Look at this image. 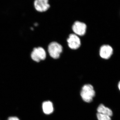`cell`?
Wrapping results in <instances>:
<instances>
[{
  "label": "cell",
  "instance_id": "2",
  "mask_svg": "<svg viewBox=\"0 0 120 120\" xmlns=\"http://www.w3.org/2000/svg\"><path fill=\"white\" fill-rule=\"evenodd\" d=\"M48 52L52 58L57 59L59 58L60 54L62 52V46L57 42H53L49 45Z\"/></svg>",
  "mask_w": 120,
  "mask_h": 120
},
{
  "label": "cell",
  "instance_id": "1",
  "mask_svg": "<svg viewBox=\"0 0 120 120\" xmlns=\"http://www.w3.org/2000/svg\"><path fill=\"white\" fill-rule=\"evenodd\" d=\"M95 95L94 87L90 84H86L83 87L81 92V96L84 101L90 102L92 101Z\"/></svg>",
  "mask_w": 120,
  "mask_h": 120
},
{
  "label": "cell",
  "instance_id": "5",
  "mask_svg": "<svg viewBox=\"0 0 120 120\" xmlns=\"http://www.w3.org/2000/svg\"><path fill=\"white\" fill-rule=\"evenodd\" d=\"M86 25L82 22L76 21L75 22L72 27V30L76 35L83 36L86 34Z\"/></svg>",
  "mask_w": 120,
  "mask_h": 120
},
{
  "label": "cell",
  "instance_id": "8",
  "mask_svg": "<svg viewBox=\"0 0 120 120\" xmlns=\"http://www.w3.org/2000/svg\"><path fill=\"white\" fill-rule=\"evenodd\" d=\"M97 111L98 113L105 114L110 117L113 115V112L112 110L105 106L103 104H101L99 105L97 109Z\"/></svg>",
  "mask_w": 120,
  "mask_h": 120
},
{
  "label": "cell",
  "instance_id": "7",
  "mask_svg": "<svg viewBox=\"0 0 120 120\" xmlns=\"http://www.w3.org/2000/svg\"><path fill=\"white\" fill-rule=\"evenodd\" d=\"M34 6L36 10L40 12L47 11L50 6L48 0H36L34 1Z\"/></svg>",
  "mask_w": 120,
  "mask_h": 120
},
{
  "label": "cell",
  "instance_id": "4",
  "mask_svg": "<svg viewBox=\"0 0 120 120\" xmlns=\"http://www.w3.org/2000/svg\"><path fill=\"white\" fill-rule=\"evenodd\" d=\"M67 42L69 47L72 49H79L81 45L80 39L77 35L74 34H71L69 35Z\"/></svg>",
  "mask_w": 120,
  "mask_h": 120
},
{
  "label": "cell",
  "instance_id": "13",
  "mask_svg": "<svg viewBox=\"0 0 120 120\" xmlns=\"http://www.w3.org/2000/svg\"><path fill=\"white\" fill-rule=\"evenodd\" d=\"M38 23H35V26H38Z\"/></svg>",
  "mask_w": 120,
  "mask_h": 120
},
{
  "label": "cell",
  "instance_id": "10",
  "mask_svg": "<svg viewBox=\"0 0 120 120\" xmlns=\"http://www.w3.org/2000/svg\"><path fill=\"white\" fill-rule=\"evenodd\" d=\"M97 117L98 120H111L110 116L98 113L97 114Z\"/></svg>",
  "mask_w": 120,
  "mask_h": 120
},
{
  "label": "cell",
  "instance_id": "3",
  "mask_svg": "<svg viewBox=\"0 0 120 120\" xmlns=\"http://www.w3.org/2000/svg\"><path fill=\"white\" fill-rule=\"evenodd\" d=\"M31 57L33 60L39 62L45 60L46 57V53L45 50L41 47L34 48L31 54Z\"/></svg>",
  "mask_w": 120,
  "mask_h": 120
},
{
  "label": "cell",
  "instance_id": "11",
  "mask_svg": "<svg viewBox=\"0 0 120 120\" xmlns=\"http://www.w3.org/2000/svg\"><path fill=\"white\" fill-rule=\"evenodd\" d=\"M8 120H19L16 117H9Z\"/></svg>",
  "mask_w": 120,
  "mask_h": 120
},
{
  "label": "cell",
  "instance_id": "6",
  "mask_svg": "<svg viewBox=\"0 0 120 120\" xmlns=\"http://www.w3.org/2000/svg\"><path fill=\"white\" fill-rule=\"evenodd\" d=\"M113 52V49L110 46L104 45L101 46L99 50V54L102 58L108 59L110 58Z\"/></svg>",
  "mask_w": 120,
  "mask_h": 120
},
{
  "label": "cell",
  "instance_id": "12",
  "mask_svg": "<svg viewBox=\"0 0 120 120\" xmlns=\"http://www.w3.org/2000/svg\"><path fill=\"white\" fill-rule=\"evenodd\" d=\"M118 88H119V90H120V81L118 84Z\"/></svg>",
  "mask_w": 120,
  "mask_h": 120
},
{
  "label": "cell",
  "instance_id": "9",
  "mask_svg": "<svg viewBox=\"0 0 120 120\" xmlns=\"http://www.w3.org/2000/svg\"><path fill=\"white\" fill-rule=\"evenodd\" d=\"M43 112L46 114H49L52 113L53 111V105L50 101H46L42 104Z\"/></svg>",
  "mask_w": 120,
  "mask_h": 120
}]
</instances>
